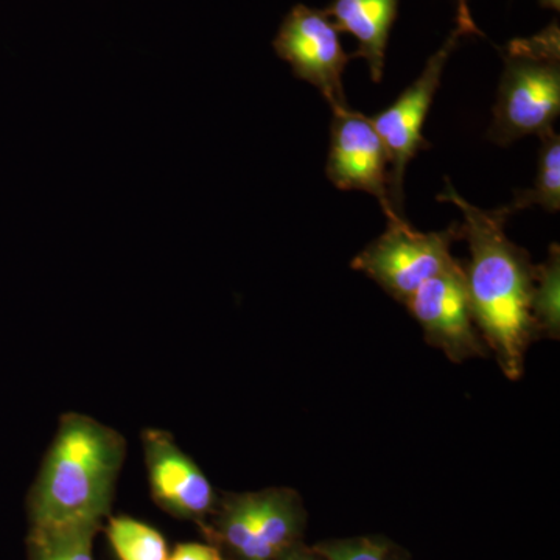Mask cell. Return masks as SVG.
<instances>
[{
	"mask_svg": "<svg viewBox=\"0 0 560 560\" xmlns=\"http://www.w3.org/2000/svg\"><path fill=\"white\" fill-rule=\"evenodd\" d=\"M438 200L458 206L464 215L460 237L470 246L466 271L474 319L499 355L504 374L517 378L523 355L537 324L534 319V290L537 268L528 254L504 234V217L497 210L477 208L464 200L445 179Z\"/></svg>",
	"mask_w": 560,
	"mask_h": 560,
	"instance_id": "1",
	"label": "cell"
},
{
	"mask_svg": "<svg viewBox=\"0 0 560 560\" xmlns=\"http://www.w3.org/2000/svg\"><path fill=\"white\" fill-rule=\"evenodd\" d=\"M127 441L90 416L66 412L31 493L33 529L101 525L116 492Z\"/></svg>",
	"mask_w": 560,
	"mask_h": 560,
	"instance_id": "2",
	"label": "cell"
},
{
	"mask_svg": "<svg viewBox=\"0 0 560 560\" xmlns=\"http://www.w3.org/2000/svg\"><path fill=\"white\" fill-rule=\"evenodd\" d=\"M493 106L489 139L510 145L550 130L560 113V28L555 21L537 35L512 39Z\"/></svg>",
	"mask_w": 560,
	"mask_h": 560,
	"instance_id": "3",
	"label": "cell"
},
{
	"mask_svg": "<svg viewBox=\"0 0 560 560\" xmlns=\"http://www.w3.org/2000/svg\"><path fill=\"white\" fill-rule=\"evenodd\" d=\"M456 24L458 25L445 40L444 46L427 61L425 69L422 70L419 79L401 92L400 97L388 109L371 119L388 154L390 202L394 210L401 217H404L405 171L420 150H429L431 147V143L423 138L422 127L434 94L440 88L442 72L452 51L458 46L460 36L480 33L471 20L467 0H459Z\"/></svg>",
	"mask_w": 560,
	"mask_h": 560,
	"instance_id": "4",
	"label": "cell"
},
{
	"mask_svg": "<svg viewBox=\"0 0 560 560\" xmlns=\"http://www.w3.org/2000/svg\"><path fill=\"white\" fill-rule=\"evenodd\" d=\"M460 238L459 224L444 232L412 230L405 219L388 220V228L352 261L390 296L401 302L427 280L436 278L458 264L452 257V243Z\"/></svg>",
	"mask_w": 560,
	"mask_h": 560,
	"instance_id": "5",
	"label": "cell"
},
{
	"mask_svg": "<svg viewBox=\"0 0 560 560\" xmlns=\"http://www.w3.org/2000/svg\"><path fill=\"white\" fill-rule=\"evenodd\" d=\"M326 11L294 5L283 18L272 47L289 62L294 77L320 92L331 110L346 108L342 73L352 54L342 49L340 35Z\"/></svg>",
	"mask_w": 560,
	"mask_h": 560,
	"instance_id": "6",
	"label": "cell"
},
{
	"mask_svg": "<svg viewBox=\"0 0 560 560\" xmlns=\"http://www.w3.org/2000/svg\"><path fill=\"white\" fill-rule=\"evenodd\" d=\"M388 154L371 117L349 106L334 110L327 178L337 189L371 194L381 202L388 220L404 217L394 210L389 197Z\"/></svg>",
	"mask_w": 560,
	"mask_h": 560,
	"instance_id": "7",
	"label": "cell"
},
{
	"mask_svg": "<svg viewBox=\"0 0 560 560\" xmlns=\"http://www.w3.org/2000/svg\"><path fill=\"white\" fill-rule=\"evenodd\" d=\"M433 345L453 360L481 352L475 334L466 271L459 264L427 280L405 302Z\"/></svg>",
	"mask_w": 560,
	"mask_h": 560,
	"instance_id": "8",
	"label": "cell"
},
{
	"mask_svg": "<svg viewBox=\"0 0 560 560\" xmlns=\"http://www.w3.org/2000/svg\"><path fill=\"white\" fill-rule=\"evenodd\" d=\"M142 445L153 499L178 517L208 514L215 500L212 485L194 459L180 451L172 434L145 430Z\"/></svg>",
	"mask_w": 560,
	"mask_h": 560,
	"instance_id": "9",
	"label": "cell"
},
{
	"mask_svg": "<svg viewBox=\"0 0 560 560\" xmlns=\"http://www.w3.org/2000/svg\"><path fill=\"white\" fill-rule=\"evenodd\" d=\"M326 11L338 32L359 40L352 58H363L371 79L381 83L385 69L386 47L399 13V0H334Z\"/></svg>",
	"mask_w": 560,
	"mask_h": 560,
	"instance_id": "10",
	"label": "cell"
},
{
	"mask_svg": "<svg viewBox=\"0 0 560 560\" xmlns=\"http://www.w3.org/2000/svg\"><path fill=\"white\" fill-rule=\"evenodd\" d=\"M539 138V165L534 186L518 191L510 206L497 210L504 219L530 206H540L548 212H558L560 209V138L552 128L541 132Z\"/></svg>",
	"mask_w": 560,
	"mask_h": 560,
	"instance_id": "11",
	"label": "cell"
},
{
	"mask_svg": "<svg viewBox=\"0 0 560 560\" xmlns=\"http://www.w3.org/2000/svg\"><path fill=\"white\" fill-rule=\"evenodd\" d=\"M250 514L257 536L272 559L289 547L294 533L291 499L280 490L248 495Z\"/></svg>",
	"mask_w": 560,
	"mask_h": 560,
	"instance_id": "12",
	"label": "cell"
},
{
	"mask_svg": "<svg viewBox=\"0 0 560 560\" xmlns=\"http://www.w3.org/2000/svg\"><path fill=\"white\" fill-rule=\"evenodd\" d=\"M98 526H62V528L33 529V560H94L92 540Z\"/></svg>",
	"mask_w": 560,
	"mask_h": 560,
	"instance_id": "13",
	"label": "cell"
},
{
	"mask_svg": "<svg viewBox=\"0 0 560 560\" xmlns=\"http://www.w3.org/2000/svg\"><path fill=\"white\" fill-rule=\"evenodd\" d=\"M106 533L120 560H168L164 537L145 523L130 517L110 518Z\"/></svg>",
	"mask_w": 560,
	"mask_h": 560,
	"instance_id": "14",
	"label": "cell"
},
{
	"mask_svg": "<svg viewBox=\"0 0 560 560\" xmlns=\"http://www.w3.org/2000/svg\"><path fill=\"white\" fill-rule=\"evenodd\" d=\"M221 530H223L224 540L228 541L232 550L241 555L242 559L272 560L270 552L265 550L259 536H257L248 495L237 497L231 501L230 506L224 511Z\"/></svg>",
	"mask_w": 560,
	"mask_h": 560,
	"instance_id": "15",
	"label": "cell"
},
{
	"mask_svg": "<svg viewBox=\"0 0 560 560\" xmlns=\"http://www.w3.org/2000/svg\"><path fill=\"white\" fill-rule=\"evenodd\" d=\"M539 285L534 290V319L555 330L559 327V249L552 246L545 267L537 268Z\"/></svg>",
	"mask_w": 560,
	"mask_h": 560,
	"instance_id": "16",
	"label": "cell"
},
{
	"mask_svg": "<svg viewBox=\"0 0 560 560\" xmlns=\"http://www.w3.org/2000/svg\"><path fill=\"white\" fill-rule=\"evenodd\" d=\"M327 560H386L385 552L371 541L330 545L320 550Z\"/></svg>",
	"mask_w": 560,
	"mask_h": 560,
	"instance_id": "17",
	"label": "cell"
},
{
	"mask_svg": "<svg viewBox=\"0 0 560 560\" xmlns=\"http://www.w3.org/2000/svg\"><path fill=\"white\" fill-rule=\"evenodd\" d=\"M168 560H223L219 550L208 545L183 544L176 547Z\"/></svg>",
	"mask_w": 560,
	"mask_h": 560,
	"instance_id": "18",
	"label": "cell"
},
{
	"mask_svg": "<svg viewBox=\"0 0 560 560\" xmlns=\"http://www.w3.org/2000/svg\"><path fill=\"white\" fill-rule=\"evenodd\" d=\"M539 2L544 9H550L555 11L560 10V0H539Z\"/></svg>",
	"mask_w": 560,
	"mask_h": 560,
	"instance_id": "19",
	"label": "cell"
},
{
	"mask_svg": "<svg viewBox=\"0 0 560 560\" xmlns=\"http://www.w3.org/2000/svg\"><path fill=\"white\" fill-rule=\"evenodd\" d=\"M287 560H312V559L302 558V556H291V558H289Z\"/></svg>",
	"mask_w": 560,
	"mask_h": 560,
	"instance_id": "20",
	"label": "cell"
}]
</instances>
